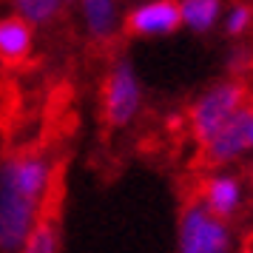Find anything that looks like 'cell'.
Returning a JSON list of instances; mask_svg holds the SVG:
<instances>
[{"mask_svg":"<svg viewBox=\"0 0 253 253\" xmlns=\"http://www.w3.org/2000/svg\"><path fill=\"white\" fill-rule=\"evenodd\" d=\"M54 185V160L14 154L0 162V253H20Z\"/></svg>","mask_w":253,"mask_h":253,"instance_id":"cell-1","label":"cell"},{"mask_svg":"<svg viewBox=\"0 0 253 253\" xmlns=\"http://www.w3.org/2000/svg\"><path fill=\"white\" fill-rule=\"evenodd\" d=\"M245 100H248L245 88L233 80L216 83V85H211L208 91L199 94L196 103L191 105V114H188L196 142H199V145H208V142L216 137L219 131L248 105Z\"/></svg>","mask_w":253,"mask_h":253,"instance_id":"cell-2","label":"cell"},{"mask_svg":"<svg viewBox=\"0 0 253 253\" xmlns=\"http://www.w3.org/2000/svg\"><path fill=\"white\" fill-rule=\"evenodd\" d=\"M233 230L225 219L213 216L202 199H194L179 213L176 228V253H230Z\"/></svg>","mask_w":253,"mask_h":253,"instance_id":"cell-3","label":"cell"},{"mask_svg":"<svg viewBox=\"0 0 253 253\" xmlns=\"http://www.w3.org/2000/svg\"><path fill=\"white\" fill-rule=\"evenodd\" d=\"M142 100H145V91H142V83H139L134 63L128 57H117L114 66L108 69V77H105L103 85L105 123L114 128L131 126L137 120V114L142 111Z\"/></svg>","mask_w":253,"mask_h":253,"instance_id":"cell-4","label":"cell"},{"mask_svg":"<svg viewBox=\"0 0 253 253\" xmlns=\"http://www.w3.org/2000/svg\"><path fill=\"white\" fill-rule=\"evenodd\" d=\"M126 26L131 35H139V37L173 35L182 26L179 0H145L137 9H131V14L126 17Z\"/></svg>","mask_w":253,"mask_h":253,"instance_id":"cell-5","label":"cell"},{"mask_svg":"<svg viewBox=\"0 0 253 253\" xmlns=\"http://www.w3.org/2000/svg\"><path fill=\"white\" fill-rule=\"evenodd\" d=\"M248 120H251V105H245L239 114L205 145V160L211 165L236 162L245 151H251V145H248Z\"/></svg>","mask_w":253,"mask_h":253,"instance_id":"cell-6","label":"cell"},{"mask_svg":"<svg viewBox=\"0 0 253 253\" xmlns=\"http://www.w3.org/2000/svg\"><path fill=\"white\" fill-rule=\"evenodd\" d=\"M202 205L213 213V216L225 219L236 216L242 208V182L233 173H213L202 188Z\"/></svg>","mask_w":253,"mask_h":253,"instance_id":"cell-7","label":"cell"},{"mask_svg":"<svg viewBox=\"0 0 253 253\" xmlns=\"http://www.w3.org/2000/svg\"><path fill=\"white\" fill-rule=\"evenodd\" d=\"M80 20L91 40H111L120 29V3L117 0H77Z\"/></svg>","mask_w":253,"mask_h":253,"instance_id":"cell-8","label":"cell"},{"mask_svg":"<svg viewBox=\"0 0 253 253\" xmlns=\"http://www.w3.org/2000/svg\"><path fill=\"white\" fill-rule=\"evenodd\" d=\"M35 46V32L32 26L20 17H3L0 20V60L17 63L32 54Z\"/></svg>","mask_w":253,"mask_h":253,"instance_id":"cell-9","label":"cell"},{"mask_svg":"<svg viewBox=\"0 0 253 253\" xmlns=\"http://www.w3.org/2000/svg\"><path fill=\"white\" fill-rule=\"evenodd\" d=\"M182 26L194 35H208L222 17V0H179Z\"/></svg>","mask_w":253,"mask_h":253,"instance_id":"cell-10","label":"cell"},{"mask_svg":"<svg viewBox=\"0 0 253 253\" xmlns=\"http://www.w3.org/2000/svg\"><path fill=\"white\" fill-rule=\"evenodd\" d=\"M12 6L17 12V17L26 20L32 29L48 26L63 12V0H12Z\"/></svg>","mask_w":253,"mask_h":253,"instance_id":"cell-11","label":"cell"},{"mask_svg":"<svg viewBox=\"0 0 253 253\" xmlns=\"http://www.w3.org/2000/svg\"><path fill=\"white\" fill-rule=\"evenodd\" d=\"M20 253H60V225L57 219L43 216L35 225L32 236L26 239Z\"/></svg>","mask_w":253,"mask_h":253,"instance_id":"cell-12","label":"cell"},{"mask_svg":"<svg viewBox=\"0 0 253 253\" xmlns=\"http://www.w3.org/2000/svg\"><path fill=\"white\" fill-rule=\"evenodd\" d=\"M222 23H225V32H228L230 37L245 35V32L251 29V23H253V9L245 6V3H233L228 12H225Z\"/></svg>","mask_w":253,"mask_h":253,"instance_id":"cell-13","label":"cell"},{"mask_svg":"<svg viewBox=\"0 0 253 253\" xmlns=\"http://www.w3.org/2000/svg\"><path fill=\"white\" fill-rule=\"evenodd\" d=\"M248 145L253 151V108H251V120H248Z\"/></svg>","mask_w":253,"mask_h":253,"instance_id":"cell-14","label":"cell"},{"mask_svg":"<svg viewBox=\"0 0 253 253\" xmlns=\"http://www.w3.org/2000/svg\"><path fill=\"white\" fill-rule=\"evenodd\" d=\"M239 253H253V245H245V248H242Z\"/></svg>","mask_w":253,"mask_h":253,"instance_id":"cell-15","label":"cell"}]
</instances>
